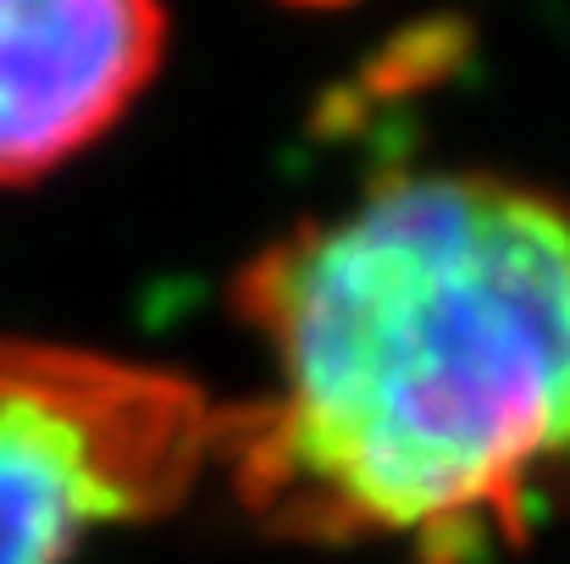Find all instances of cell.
I'll use <instances>...</instances> for the list:
<instances>
[{
    "label": "cell",
    "mask_w": 570,
    "mask_h": 564,
    "mask_svg": "<svg viewBox=\"0 0 570 564\" xmlns=\"http://www.w3.org/2000/svg\"><path fill=\"white\" fill-rule=\"evenodd\" d=\"M266 387L227 404L238 504L299 543L471 564L570 476V205L499 172H399L238 277Z\"/></svg>",
    "instance_id": "1"
},
{
    "label": "cell",
    "mask_w": 570,
    "mask_h": 564,
    "mask_svg": "<svg viewBox=\"0 0 570 564\" xmlns=\"http://www.w3.org/2000/svg\"><path fill=\"white\" fill-rule=\"evenodd\" d=\"M227 404L161 366L0 338V564H67L167 515L216 465Z\"/></svg>",
    "instance_id": "2"
},
{
    "label": "cell",
    "mask_w": 570,
    "mask_h": 564,
    "mask_svg": "<svg viewBox=\"0 0 570 564\" xmlns=\"http://www.w3.org/2000/svg\"><path fill=\"white\" fill-rule=\"evenodd\" d=\"M161 56V0H0V184H33L100 145Z\"/></svg>",
    "instance_id": "3"
},
{
    "label": "cell",
    "mask_w": 570,
    "mask_h": 564,
    "mask_svg": "<svg viewBox=\"0 0 570 564\" xmlns=\"http://www.w3.org/2000/svg\"><path fill=\"white\" fill-rule=\"evenodd\" d=\"M294 6H344V0H294Z\"/></svg>",
    "instance_id": "4"
}]
</instances>
